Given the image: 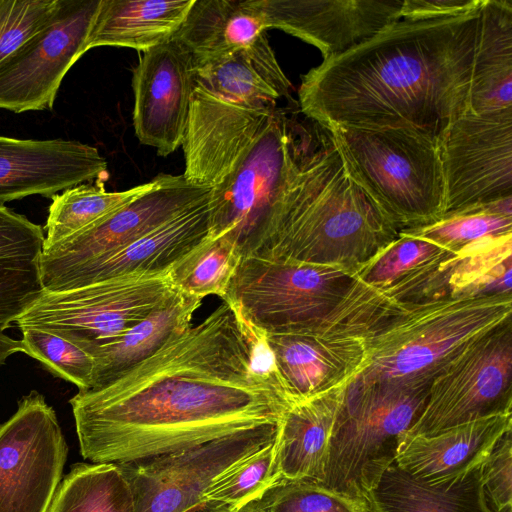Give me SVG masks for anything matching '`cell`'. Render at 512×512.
<instances>
[{"label":"cell","instance_id":"cell-16","mask_svg":"<svg viewBox=\"0 0 512 512\" xmlns=\"http://www.w3.org/2000/svg\"><path fill=\"white\" fill-rule=\"evenodd\" d=\"M195 85L191 53L175 38L139 57L133 71V126L138 140L168 156L182 145Z\"/></svg>","mask_w":512,"mask_h":512},{"label":"cell","instance_id":"cell-23","mask_svg":"<svg viewBox=\"0 0 512 512\" xmlns=\"http://www.w3.org/2000/svg\"><path fill=\"white\" fill-rule=\"evenodd\" d=\"M194 87L222 101L264 108L294 100L266 32L252 43L195 67Z\"/></svg>","mask_w":512,"mask_h":512},{"label":"cell","instance_id":"cell-1","mask_svg":"<svg viewBox=\"0 0 512 512\" xmlns=\"http://www.w3.org/2000/svg\"><path fill=\"white\" fill-rule=\"evenodd\" d=\"M69 402L83 458L115 464L280 424L293 405L264 340L225 301L115 381Z\"/></svg>","mask_w":512,"mask_h":512},{"label":"cell","instance_id":"cell-11","mask_svg":"<svg viewBox=\"0 0 512 512\" xmlns=\"http://www.w3.org/2000/svg\"><path fill=\"white\" fill-rule=\"evenodd\" d=\"M280 424H267L181 451L118 464L131 487L135 512H186L202 504L214 482L274 442Z\"/></svg>","mask_w":512,"mask_h":512},{"label":"cell","instance_id":"cell-4","mask_svg":"<svg viewBox=\"0 0 512 512\" xmlns=\"http://www.w3.org/2000/svg\"><path fill=\"white\" fill-rule=\"evenodd\" d=\"M512 320V293L404 304L366 338L363 382L431 383L468 344Z\"/></svg>","mask_w":512,"mask_h":512},{"label":"cell","instance_id":"cell-10","mask_svg":"<svg viewBox=\"0 0 512 512\" xmlns=\"http://www.w3.org/2000/svg\"><path fill=\"white\" fill-rule=\"evenodd\" d=\"M511 408L512 320L472 341L434 376L405 434L433 435Z\"/></svg>","mask_w":512,"mask_h":512},{"label":"cell","instance_id":"cell-12","mask_svg":"<svg viewBox=\"0 0 512 512\" xmlns=\"http://www.w3.org/2000/svg\"><path fill=\"white\" fill-rule=\"evenodd\" d=\"M68 447L55 411L36 391L0 425V512H47Z\"/></svg>","mask_w":512,"mask_h":512},{"label":"cell","instance_id":"cell-21","mask_svg":"<svg viewBox=\"0 0 512 512\" xmlns=\"http://www.w3.org/2000/svg\"><path fill=\"white\" fill-rule=\"evenodd\" d=\"M261 337L293 404L350 382L367 360L366 342L360 337L312 332Z\"/></svg>","mask_w":512,"mask_h":512},{"label":"cell","instance_id":"cell-2","mask_svg":"<svg viewBox=\"0 0 512 512\" xmlns=\"http://www.w3.org/2000/svg\"><path fill=\"white\" fill-rule=\"evenodd\" d=\"M400 19L302 76L301 112L325 130L405 129L440 143L468 112L480 8Z\"/></svg>","mask_w":512,"mask_h":512},{"label":"cell","instance_id":"cell-39","mask_svg":"<svg viewBox=\"0 0 512 512\" xmlns=\"http://www.w3.org/2000/svg\"><path fill=\"white\" fill-rule=\"evenodd\" d=\"M61 0H0V63L54 17Z\"/></svg>","mask_w":512,"mask_h":512},{"label":"cell","instance_id":"cell-36","mask_svg":"<svg viewBox=\"0 0 512 512\" xmlns=\"http://www.w3.org/2000/svg\"><path fill=\"white\" fill-rule=\"evenodd\" d=\"M245 506L254 512H370L364 498L313 480L278 478Z\"/></svg>","mask_w":512,"mask_h":512},{"label":"cell","instance_id":"cell-35","mask_svg":"<svg viewBox=\"0 0 512 512\" xmlns=\"http://www.w3.org/2000/svg\"><path fill=\"white\" fill-rule=\"evenodd\" d=\"M403 231L458 252L482 239L512 234V196L472 206L445 215L433 224Z\"/></svg>","mask_w":512,"mask_h":512},{"label":"cell","instance_id":"cell-41","mask_svg":"<svg viewBox=\"0 0 512 512\" xmlns=\"http://www.w3.org/2000/svg\"><path fill=\"white\" fill-rule=\"evenodd\" d=\"M481 0H403L401 19H429L457 15L479 6Z\"/></svg>","mask_w":512,"mask_h":512},{"label":"cell","instance_id":"cell-37","mask_svg":"<svg viewBox=\"0 0 512 512\" xmlns=\"http://www.w3.org/2000/svg\"><path fill=\"white\" fill-rule=\"evenodd\" d=\"M22 352L39 361L51 374L89 391L93 383L94 359L82 348L50 332L20 329Z\"/></svg>","mask_w":512,"mask_h":512},{"label":"cell","instance_id":"cell-6","mask_svg":"<svg viewBox=\"0 0 512 512\" xmlns=\"http://www.w3.org/2000/svg\"><path fill=\"white\" fill-rule=\"evenodd\" d=\"M429 385L352 379L336 415L322 483L365 499L394 462L399 439L421 413Z\"/></svg>","mask_w":512,"mask_h":512},{"label":"cell","instance_id":"cell-43","mask_svg":"<svg viewBox=\"0 0 512 512\" xmlns=\"http://www.w3.org/2000/svg\"><path fill=\"white\" fill-rule=\"evenodd\" d=\"M186 512H237L231 506L215 501H205L200 505L194 506Z\"/></svg>","mask_w":512,"mask_h":512},{"label":"cell","instance_id":"cell-42","mask_svg":"<svg viewBox=\"0 0 512 512\" xmlns=\"http://www.w3.org/2000/svg\"><path fill=\"white\" fill-rule=\"evenodd\" d=\"M22 352L20 340H14L0 331V366L4 365L12 354Z\"/></svg>","mask_w":512,"mask_h":512},{"label":"cell","instance_id":"cell-19","mask_svg":"<svg viewBox=\"0 0 512 512\" xmlns=\"http://www.w3.org/2000/svg\"><path fill=\"white\" fill-rule=\"evenodd\" d=\"M278 106L252 108L222 101L194 87L182 148L185 179L213 188Z\"/></svg>","mask_w":512,"mask_h":512},{"label":"cell","instance_id":"cell-7","mask_svg":"<svg viewBox=\"0 0 512 512\" xmlns=\"http://www.w3.org/2000/svg\"><path fill=\"white\" fill-rule=\"evenodd\" d=\"M318 143L277 107L225 178L211 188L210 237L230 235L242 251L278 212Z\"/></svg>","mask_w":512,"mask_h":512},{"label":"cell","instance_id":"cell-13","mask_svg":"<svg viewBox=\"0 0 512 512\" xmlns=\"http://www.w3.org/2000/svg\"><path fill=\"white\" fill-rule=\"evenodd\" d=\"M444 214L512 196V108L466 112L440 143Z\"/></svg>","mask_w":512,"mask_h":512},{"label":"cell","instance_id":"cell-18","mask_svg":"<svg viewBox=\"0 0 512 512\" xmlns=\"http://www.w3.org/2000/svg\"><path fill=\"white\" fill-rule=\"evenodd\" d=\"M107 177V161L92 145L0 135V205Z\"/></svg>","mask_w":512,"mask_h":512},{"label":"cell","instance_id":"cell-3","mask_svg":"<svg viewBox=\"0 0 512 512\" xmlns=\"http://www.w3.org/2000/svg\"><path fill=\"white\" fill-rule=\"evenodd\" d=\"M399 233L352 177L327 132L285 202L242 255L355 271Z\"/></svg>","mask_w":512,"mask_h":512},{"label":"cell","instance_id":"cell-32","mask_svg":"<svg viewBox=\"0 0 512 512\" xmlns=\"http://www.w3.org/2000/svg\"><path fill=\"white\" fill-rule=\"evenodd\" d=\"M103 181L98 179L93 184L81 183L52 196L44 226L46 235L42 250L79 232L150 190L156 184L157 177L148 183L119 192L106 191Z\"/></svg>","mask_w":512,"mask_h":512},{"label":"cell","instance_id":"cell-31","mask_svg":"<svg viewBox=\"0 0 512 512\" xmlns=\"http://www.w3.org/2000/svg\"><path fill=\"white\" fill-rule=\"evenodd\" d=\"M47 512H135V502L118 464L76 463L61 479Z\"/></svg>","mask_w":512,"mask_h":512},{"label":"cell","instance_id":"cell-26","mask_svg":"<svg viewBox=\"0 0 512 512\" xmlns=\"http://www.w3.org/2000/svg\"><path fill=\"white\" fill-rule=\"evenodd\" d=\"M202 299L176 290L123 335L96 349L91 354L94 359L91 390L115 381L185 332Z\"/></svg>","mask_w":512,"mask_h":512},{"label":"cell","instance_id":"cell-17","mask_svg":"<svg viewBox=\"0 0 512 512\" xmlns=\"http://www.w3.org/2000/svg\"><path fill=\"white\" fill-rule=\"evenodd\" d=\"M266 28L281 29L336 57L401 19L403 0H255Z\"/></svg>","mask_w":512,"mask_h":512},{"label":"cell","instance_id":"cell-28","mask_svg":"<svg viewBox=\"0 0 512 512\" xmlns=\"http://www.w3.org/2000/svg\"><path fill=\"white\" fill-rule=\"evenodd\" d=\"M44 237L39 225L0 205V331L44 291L40 274Z\"/></svg>","mask_w":512,"mask_h":512},{"label":"cell","instance_id":"cell-27","mask_svg":"<svg viewBox=\"0 0 512 512\" xmlns=\"http://www.w3.org/2000/svg\"><path fill=\"white\" fill-rule=\"evenodd\" d=\"M195 0H100L85 42L147 51L171 38Z\"/></svg>","mask_w":512,"mask_h":512},{"label":"cell","instance_id":"cell-30","mask_svg":"<svg viewBox=\"0 0 512 512\" xmlns=\"http://www.w3.org/2000/svg\"><path fill=\"white\" fill-rule=\"evenodd\" d=\"M266 29L255 0H195L173 38L196 67L249 45Z\"/></svg>","mask_w":512,"mask_h":512},{"label":"cell","instance_id":"cell-25","mask_svg":"<svg viewBox=\"0 0 512 512\" xmlns=\"http://www.w3.org/2000/svg\"><path fill=\"white\" fill-rule=\"evenodd\" d=\"M482 464L454 480L429 484L393 462L365 500L370 512H496L483 488Z\"/></svg>","mask_w":512,"mask_h":512},{"label":"cell","instance_id":"cell-44","mask_svg":"<svg viewBox=\"0 0 512 512\" xmlns=\"http://www.w3.org/2000/svg\"><path fill=\"white\" fill-rule=\"evenodd\" d=\"M237 512H254V511L251 510L250 508H248L247 506H243Z\"/></svg>","mask_w":512,"mask_h":512},{"label":"cell","instance_id":"cell-38","mask_svg":"<svg viewBox=\"0 0 512 512\" xmlns=\"http://www.w3.org/2000/svg\"><path fill=\"white\" fill-rule=\"evenodd\" d=\"M275 441L218 478L206 492L204 501L227 504L238 511L258 497L280 478Z\"/></svg>","mask_w":512,"mask_h":512},{"label":"cell","instance_id":"cell-33","mask_svg":"<svg viewBox=\"0 0 512 512\" xmlns=\"http://www.w3.org/2000/svg\"><path fill=\"white\" fill-rule=\"evenodd\" d=\"M241 257L240 245L230 235L209 237L171 268L169 278L180 292L223 298Z\"/></svg>","mask_w":512,"mask_h":512},{"label":"cell","instance_id":"cell-5","mask_svg":"<svg viewBox=\"0 0 512 512\" xmlns=\"http://www.w3.org/2000/svg\"><path fill=\"white\" fill-rule=\"evenodd\" d=\"M326 131L352 177L399 232L443 217L444 179L436 140L405 129L337 126Z\"/></svg>","mask_w":512,"mask_h":512},{"label":"cell","instance_id":"cell-14","mask_svg":"<svg viewBox=\"0 0 512 512\" xmlns=\"http://www.w3.org/2000/svg\"><path fill=\"white\" fill-rule=\"evenodd\" d=\"M100 0H61L51 21L0 63V109L52 110L61 82L85 53Z\"/></svg>","mask_w":512,"mask_h":512},{"label":"cell","instance_id":"cell-24","mask_svg":"<svg viewBox=\"0 0 512 512\" xmlns=\"http://www.w3.org/2000/svg\"><path fill=\"white\" fill-rule=\"evenodd\" d=\"M348 383L296 402L286 411L275 441L281 478L323 481L329 441Z\"/></svg>","mask_w":512,"mask_h":512},{"label":"cell","instance_id":"cell-34","mask_svg":"<svg viewBox=\"0 0 512 512\" xmlns=\"http://www.w3.org/2000/svg\"><path fill=\"white\" fill-rule=\"evenodd\" d=\"M452 253L424 237L401 231L396 240L354 271L349 289L372 291L389 287Z\"/></svg>","mask_w":512,"mask_h":512},{"label":"cell","instance_id":"cell-8","mask_svg":"<svg viewBox=\"0 0 512 512\" xmlns=\"http://www.w3.org/2000/svg\"><path fill=\"white\" fill-rule=\"evenodd\" d=\"M354 271L242 255L223 301L257 335L306 331L340 302Z\"/></svg>","mask_w":512,"mask_h":512},{"label":"cell","instance_id":"cell-29","mask_svg":"<svg viewBox=\"0 0 512 512\" xmlns=\"http://www.w3.org/2000/svg\"><path fill=\"white\" fill-rule=\"evenodd\" d=\"M512 108V2L483 0L468 112Z\"/></svg>","mask_w":512,"mask_h":512},{"label":"cell","instance_id":"cell-22","mask_svg":"<svg viewBox=\"0 0 512 512\" xmlns=\"http://www.w3.org/2000/svg\"><path fill=\"white\" fill-rule=\"evenodd\" d=\"M512 429V412L467 422L433 435L403 434L394 463L418 481L438 484L481 465Z\"/></svg>","mask_w":512,"mask_h":512},{"label":"cell","instance_id":"cell-15","mask_svg":"<svg viewBox=\"0 0 512 512\" xmlns=\"http://www.w3.org/2000/svg\"><path fill=\"white\" fill-rule=\"evenodd\" d=\"M156 177L150 190L42 250L40 274L44 290L78 267L127 246L210 196V188L194 185L183 175Z\"/></svg>","mask_w":512,"mask_h":512},{"label":"cell","instance_id":"cell-9","mask_svg":"<svg viewBox=\"0 0 512 512\" xmlns=\"http://www.w3.org/2000/svg\"><path fill=\"white\" fill-rule=\"evenodd\" d=\"M175 291L169 274L126 277L64 291L44 290L14 324L55 334L91 355Z\"/></svg>","mask_w":512,"mask_h":512},{"label":"cell","instance_id":"cell-20","mask_svg":"<svg viewBox=\"0 0 512 512\" xmlns=\"http://www.w3.org/2000/svg\"><path fill=\"white\" fill-rule=\"evenodd\" d=\"M210 196L106 256L90 261L47 291H64L114 279L168 274L210 237Z\"/></svg>","mask_w":512,"mask_h":512},{"label":"cell","instance_id":"cell-40","mask_svg":"<svg viewBox=\"0 0 512 512\" xmlns=\"http://www.w3.org/2000/svg\"><path fill=\"white\" fill-rule=\"evenodd\" d=\"M508 430L482 464L483 488L496 512H511L512 439Z\"/></svg>","mask_w":512,"mask_h":512}]
</instances>
